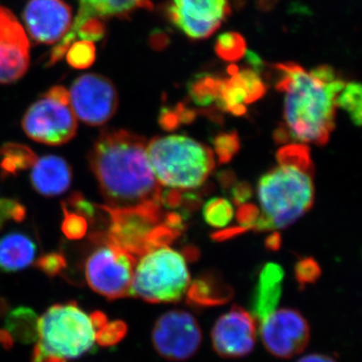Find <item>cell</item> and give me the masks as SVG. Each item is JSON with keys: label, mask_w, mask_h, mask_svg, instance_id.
Instances as JSON below:
<instances>
[{"label": "cell", "mask_w": 362, "mask_h": 362, "mask_svg": "<svg viewBox=\"0 0 362 362\" xmlns=\"http://www.w3.org/2000/svg\"><path fill=\"white\" fill-rule=\"evenodd\" d=\"M62 206H63L64 213L62 230L64 235L70 240L83 239L89 230V221L81 214L70 211L64 202Z\"/></svg>", "instance_id": "obj_30"}, {"label": "cell", "mask_w": 362, "mask_h": 362, "mask_svg": "<svg viewBox=\"0 0 362 362\" xmlns=\"http://www.w3.org/2000/svg\"><path fill=\"white\" fill-rule=\"evenodd\" d=\"M361 86L358 83H350L344 86L337 98V106L341 107L357 126L361 124Z\"/></svg>", "instance_id": "obj_27"}, {"label": "cell", "mask_w": 362, "mask_h": 362, "mask_svg": "<svg viewBox=\"0 0 362 362\" xmlns=\"http://www.w3.org/2000/svg\"><path fill=\"white\" fill-rule=\"evenodd\" d=\"M223 80L211 75L197 76L188 85V92L195 104L199 106H209L213 103L218 105L220 99Z\"/></svg>", "instance_id": "obj_25"}, {"label": "cell", "mask_w": 362, "mask_h": 362, "mask_svg": "<svg viewBox=\"0 0 362 362\" xmlns=\"http://www.w3.org/2000/svg\"><path fill=\"white\" fill-rule=\"evenodd\" d=\"M78 4L80 7L75 20L81 21L124 18L137 9L152 7L149 0H78Z\"/></svg>", "instance_id": "obj_21"}, {"label": "cell", "mask_w": 362, "mask_h": 362, "mask_svg": "<svg viewBox=\"0 0 362 362\" xmlns=\"http://www.w3.org/2000/svg\"><path fill=\"white\" fill-rule=\"evenodd\" d=\"M71 206V211H75L81 216L87 218V221H95L97 218L98 204H92L85 199L80 192H75L69 197L68 202H65Z\"/></svg>", "instance_id": "obj_35"}, {"label": "cell", "mask_w": 362, "mask_h": 362, "mask_svg": "<svg viewBox=\"0 0 362 362\" xmlns=\"http://www.w3.org/2000/svg\"><path fill=\"white\" fill-rule=\"evenodd\" d=\"M202 329L189 312L171 310L159 317L152 331L154 349L168 361H183L197 354Z\"/></svg>", "instance_id": "obj_11"}, {"label": "cell", "mask_w": 362, "mask_h": 362, "mask_svg": "<svg viewBox=\"0 0 362 362\" xmlns=\"http://www.w3.org/2000/svg\"><path fill=\"white\" fill-rule=\"evenodd\" d=\"M228 13V0H173L168 9L170 21L194 40L213 35Z\"/></svg>", "instance_id": "obj_13"}, {"label": "cell", "mask_w": 362, "mask_h": 362, "mask_svg": "<svg viewBox=\"0 0 362 362\" xmlns=\"http://www.w3.org/2000/svg\"><path fill=\"white\" fill-rule=\"evenodd\" d=\"M90 168L110 207L161 204V188L152 170L142 136L124 129H105L89 153Z\"/></svg>", "instance_id": "obj_1"}, {"label": "cell", "mask_w": 362, "mask_h": 362, "mask_svg": "<svg viewBox=\"0 0 362 362\" xmlns=\"http://www.w3.org/2000/svg\"><path fill=\"white\" fill-rule=\"evenodd\" d=\"M25 207L20 202L11 199H0V230H2L8 221L21 223L25 220Z\"/></svg>", "instance_id": "obj_34"}, {"label": "cell", "mask_w": 362, "mask_h": 362, "mask_svg": "<svg viewBox=\"0 0 362 362\" xmlns=\"http://www.w3.org/2000/svg\"><path fill=\"white\" fill-rule=\"evenodd\" d=\"M277 89L284 93L287 129H279L276 139L325 145L335 127L337 98L345 83L332 68L321 66L308 71L296 64H278Z\"/></svg>", "instance_id": "obj_2"}, {"label": "cell", "mask_w": 362, "mask_h": 362, "mask_svg": "<svg viewBox=\"0 0 362 362\" xmlns=\"http://www.w3.org/2000/svg\"><path fill=\"white\" fill-rule=\"evenodd\" d=\"M189 284L185 257L168 246L157 247L136 263L130 296L148 303L176 302L187 293Z\"/></svg>", "instance_id": "obj_7"}, {"label": "cell", "mask_w": 362, "mask_h": 362, "mask_svg": "<svg viewBox=\"0 0 362 362\" xmlns=\"http://www.w3.org/2000/svg\"><path fill=\"white\" fill-rule=\"evenodd\" d=\"M146 152L159 185L173 189L201 187L214 168L213 151L187 136L153 138Z\"/></svg>", "instance_id": "obj_4"}, {"label": "cell", "mask_w": 362, "mask_h": 362, "mask_svg": "<svg viewBox=\"0 0 362 362\" xmlns=\"http://www.w3.org/2000/svg\"><path fill=\"white\" fill-rule=\"evenodd\" d=\"M232 197L235 204H245L252 197V188L246 182L232 185Z\"/></svg>", "instance_id": "obj_37"}, {"label": "cell", "mask_w": 362, "mask_h": 362, "mask_svg": "<svg viewBox=\"0 0 362 362\" xmlns=\"http://www.w3.org/2000/svg\"><path fill=\"white\" fill-rule=\"evenodd\" d=\"M9 304L8 301L4 298L0 297V317H4L8 313Z\"/></svg>", "instance_id": "obj_41"}, {"label": "cell", "mask_w": 362, "mask_h": 362, "mask_svg": "<svg viewBox=\"0 0 362 362\" xmlns=\"http://www.w3.org/2000/svg\"><path fill=\"white\" fill-rule=\"evenodd\" d=\"M216 52L225 61H238L246 52V42L237 33H226L216 40Z\"/></svg>", "instance_id": "obj_28"}, {"label": "cell", "mask_w": 362, "mask_h": 362, "mask_svg": "<svg viewBox=\"0 0 362 362\" xmlns=\"http://www.w3.org/2000/svg\"><path fill=\"white\" fill-rule=\"evenodd\" d=\"M102 207L110 223L106 233L95 235V240L110 243L134 257L168 246L180 233L169 226L158 202L122 209Z\"/></svg>", "instance_id": "obj_5"}, {"label": "cell", "mask_w": 362, "mask_h": 362, "mask_svg": "<svg viewBox=\"0 0 362 362\" xmlns=\"http://www.w3.org/2000/svg\"><path fill=\"white\" fill-rule=\"evenodd\" d=\"M65 56L69 65L78 70L88 69L96 59V47L94 42L76 40L66 51Z\"/></svg>", "instance_id": "obj_29"}, {"label": "cell", "mask_w": 362, "mask_h": 362, "mask_svg": "<svg viewBox=\"0 0 362 362\" xmlns=\"http://www.w3.org/2000/svg\"><path fill=\"white\" fill-rule=\"evenodd\" d=\"M35 267L49 277H56L65 271L66 261L61 252H52L40 257L35 262Z\"/></svg>", "instance_id": "obj_33"}, {"label": "cell", "mask_w": 362, "mask_h": 362, "mask_svg": "<svg viewBox=\"0 0 362 362\" xmlns=\"http://www.w3.org/2000/svg\"><path fill=\"white\" fill-rule=\"evenodd\" d=\"M298 362H337L334 359L331 358L329 356H322V354H310L302 357Z\"/></svg>", "instance_id": "obj_38"}, {"label": "cell", "mask_w": 362, "mask_h": 362, "mask_svg": "<svg viewBox=\"0 0 362 362\" xmlns=\"http://www.w3.org/2000/svg\"><path fill=\"white\" fill-rule=\"evenodd\" d=\"M295 273H296L298 282L301 285H306L316 281L320 276L321 270L320 267L313 259L308 258L301 259L297 264Z\"/></svg>", "instance_id": "obj_36"}, {"label": "cell", "mask_w": 362, "mask_h": 362, "mask_svg": "<svg viewBox=\"0 0 362 362\" xmlns=\"http://www.w3.org/2000/svg\"><path fill=\"white\" fill-rule=\"evenodd\" d=\"M37 252V245L30 235L7 233L0 238V272L16 273L28 268L35 261Z\"/></svg>", "instance_id": "obj_20"}, {"label": "cell", "mask_w": 362, "mask_h": 362, "mask_svg": "<svg viewBox=\"0 0 362 362\" xmlns=\"http://www.w3.org/2000/svg\"><path fill=\"white\" fill-rule=\"evenodd\" d=\"M230 74L232 77L223 80L218 106L233 115H243L246 112L247 105L265 95L266 85L258 73L252 70H239L232 66Z\"/></svg>", "instance_id": "obj_17"}, {"label": "cell", "mask_w": 362, "mask_h": 362, "mask_svg": "<svg viewBox=\"0 0 362 362\" xmlns=\"http://www.w3.org/2000/svg\"><path fill=\"white\" fill-rule=\"evenodd\" d=\"M95 329L90 315L75 302L49 307L39 319V337L32 362L45 357L78 358L94 346Z\"/></svg>", "instance_id": "obj_6"}, {"label": "cell", "mask_w": 362, "mask_h": 362, "mask_svg": "<svg viewBox=\"0 0 362 362\" xmlns=\"http://www.w3.org/2000/svg\"><path fill=\"white\" fill-rule=\"evenodd\" d=\"M37 159L30 147L20 143H6L0 147V170L4 176L18 175L33 168Z\"/></svg>", "instance_id": "obj_24"}, {"label": "cell", "mask_w": 362, "mask_h": 362, "mask_svg": "<svg viewBox=\"0 0 362 362\" xmlns=\"http://www.w3.org/2000/svg\"><path fill=\"white\" fill-rule=\"evenodd\" d=\"M278 165L259 178L262 213L254 230H280L291 226L313 206V163L305 145H286L277 153Z\"/></svg>", "instance_id": "obj_3"}, {"label": "cell", "mask_w": 362, "mask_h": 362, "mask_svg": "<svg viewBox=\"0 0 362 362\" xmlns=\"http://www.w3.org/2000/svg\"><path fill=\"white\" fill-rule=\"evenodd\" d=\"M283 278L284 271L278 264H267L259 274L252 298V312L255 319L259 322L276 310L282 296Z\"/></svg>", "instance_id": "obj_19"}, {"label": "cell", "mask_w": 362, "mask_h": 362, "mask_svg": "<svg viewBox=\"0 0 362 362\" xmlns=\"http://www.w3.org/2000/svg\"><path fill=\"white\" fill-rule=\"evenodd\" d=\"M0 345L4 346L6 349H9L13 347V339L6 329L0 330Z\"/></svg>", "instance_id": "obj_39"}, {"label": "cell", "mask_w": 362, "mask_h": 362, "mask_svg": "<svg viewBox=\"0 0 362 362\" xmlns=\"http://www.w3.org/2000/svg\"><path fill=\"white\" fill-rule=\"evenodd\" d=\"M6 330L13 339L23 344L37 342L39 318L30 307H18L6 314Z\"/></svg>", "instance_id": "obj_23"}, {"label": "cell", "mask_w": 362, "mask_h": 362, "mask_svg": "<svg viewBox=\"0 0 362 362\" xmlns=\"http://www.w3.org/2000/svg\"><path fill=\"white\" fill-rule=\"evenodd\" d=\"M213 144L221 163L232 160L240 147V138L235 132L221 133L214 137Z\"/></svg>", "instance_id": "obj_32"}, {"label": "cell", "mask_w": 362, "mask_h": 362, "mask_svg": "<svg viewBox=\"0 0 362 362\" xmlns=\"http://www.w3.org/2000/svg\"><path fill=\"white\" fill-rule=\"evenodd\" d=\"M23 129L33 141L51 146L65 144L75 137L77 118L71 110L69 90L54 86L26 110Z\"/></svg>", "instance_id": "obj_8"}, {"label": "cell", "mask_w": 362, "mask_h": 362, "mask_svg": "<svg viewBox=\"0 0 362 362\" xmlns=\"http://www.w3.org/2000/svg\"><path fill=\"white\" fill-rule=\"evenodd\" d=\"M204 220L214 228H225L233 218V204L228 199L214 197L209 199L204 206Z\"/></svg>", "instance_id": "obj_26"}, {"label": "cell", "mask_w": 362, "mask_h": 362, "mask_svg": "<svg viewBox=\"0 0 362 362\" xmlns=\"http://www.w3.org/2000/svg\"><path fill=\"white\" fill-rule=\"evenodd\" d=\"M98 243L99 247L86 259L88 285L110 301L129 296L137 263L135 257L110 243Z\"/></svg>", "instance_id": "obj_9"}, {"label": "cell", "mask_w": 362, "mask_h": 362, "mask_svg": "<svg viewBox=\"0 0 362 362\" xmlns=\"http://www.w3.org/2000/svg\"><path fill=\"white\" fill-rule=\"evenodd\" d=\"M281 245V238L278 233H275V235H272L271 237L268 238L267 240V246L270 247L272 250H277Z\"/></svg>", "instance_id": "obj_40"}, {"label": "cell", "mask_w": 362, "mask_h": 362, "mask_svg": "<svg viewBox=\"0 0 362 362\" xmlns=\"http://www.w3.org/2000/svg\"><path fill=\"white\" fill-rule=\"evenodd\" d=\"M71 165L61 156H45L37 159L30 173L33 189L47 197L63 194L71 187Z\"/></svg>", "instance_id": "obj_18"}, {"label": "cell", "mask_w": 362, "mask_h": 362, "mask_svg": "<svg viewBox=\"0 0 362 362\" xmlns=\"http://www.w3.org/2000/svg\"><path fill=\"white\" fill-rule=\"evenodd\" d=\"M30 66V42L20 21L0 6V84L23 77Z\"/></svg>", "instance_id": "obj_15"}, {"label": "cell", "mask_w": 362, "mask_h": 362, "mask_svg": "<svg viewBox=\"0 0 362 362\" xmlns=\"http://www.w3.org/2000/svg\"><path fill=\"white\" fill-rule=\"evenodd\" d=\"M69 96L76 118L90 126L104 125L118 108L115 86L108 78L98 74H86L76 78Z\"/></svg>", "instance_id": "obj_10"}, {"label": "cell", "mask_w": 362, "mask_h": 362, "mask_svg": "<svg viewBox=\"0 0 362 362\" xmlns=\"http://www.w3.org/2000/svg\"><path fill=\"white\" fill-rule=\"evenodd\" d=\"M259 323L267 350L281 358H291L301 354L310 339L308 322L293 309L275 310Z\"/></svg>", "instance_id": "obj_12"}, {"label": "cell", "mask_w": 362, "mask_h": 362, "mask_svg": "<svg viewBox=\"0 0 362 362\" xmlns=\"http://www.w3.org/2000/svg\"><path fill=\"white\" fill-rule=\"evenodd\" d=\"M128 327L120 320L107 322L95 332V341L103 347H110L121 341L127 334Z\"/></svg>", "instance_id": "obj_31"}, {"label": "cell", "mask_w": 362, "mask_h": 362, "mask_svg": "<svg viewBox=\"0 0 362 362\" xmlns=\"http://www.w3.org/2000/svg\"><path fill=\"white\" fill-rule=\"evenodd\" d=\"M187 292L188 302L201 307L223 305L233 297L232 288L213 274L197 278L188 286Z\"/></svg>", "instance_id": "obj_22"}, {"label": "cell", "mask_w": 362, "mask_h": 362, "mask_svg": "<svg viewBox=\"0 0 362 362\" xmlns=\"http://www.w3.org/2000/svg\"><path fill=\"white\" fill-rule=\"evenodd\" d=\"M257 320L239 306L218 319L211 331L214 349L218 356L238 358L251 354L256 344Z\"/></svg>", "instance_id": "obj_14"}, {"label": "cell", "mask_w": 362, "mask_h": 362, "mask_svg": "<svg viewBox=\"0 0 362 362\" xmlns=\"http://www.w3.org/2000/svg\"><path fill=\"white\" fill-rule=\"evenodd\" d=\"M23 21L28 35L37 44L59 42L70 30L71 7L63 0H30Z\"/></svg>", "instance_id": "obj_16"}]
</instances>
